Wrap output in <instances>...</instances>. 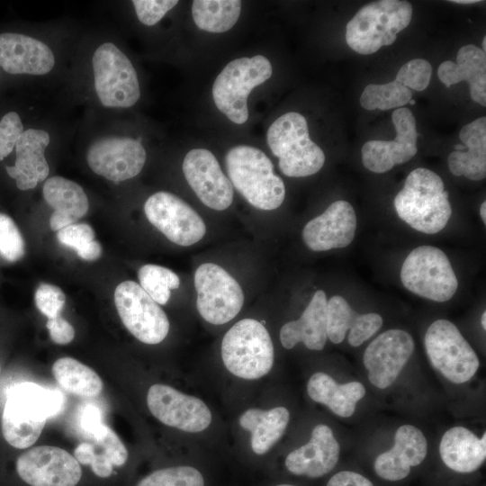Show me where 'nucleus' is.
Instances as JSON below:
<instances>
[{"label": "nucleus", "mask_w": 486, "mask_h": 486, "mask_svg": "<svg viewBox=\"0 0 486 486\" xmlns=\"http://www.w3.org/2000/svg\"><path fill=\"white\" fill-rule=\"evenodd\" d=\"M396 130L391 140H369L361 149L362 162L366 169L376 174L391 170L395 165L410 160L418 152L416 119L409 108L396 109L392 115Z\"/></svg>", "instance_id": "17"}, {"label": "nucleus", "mask_w": 486, "mask_h": 486, "mask_svg": "<svg viewBox=\"0 0 486 486\" xmlns=\"http://www.w3.org/2000/svg\"><path fill=\"white\" fill-rule=\"evenodd\" d=\"M327 486H374V484L357 472L342 471L333 475Z\"/></svg>", "instance_id": "47"}, {"label": "nucleus", "mask_w": 486, "mask_h": 486, "mask_svg": "<svg viewBox=\"0 0 486 486\" xmlns=\"http://www.w3.org/2000/svg\"><path fill=\"white\" fill-rule=\"evenodd\" d=\"M52 373L59 385L74 395L94 397L104 387L97 373L72 357L58 359L52 366Z\"/></svg>", "instance_id": "34"}, {"label": "nucleus", "mask_w": 486, "mask_h": 486, "mask_svg": "<svg viewBox=\"0 0 486 486\" xmlns=\"http://www.w3.org/2000/svg\"><path fill=\"white\" fill-rule=\"evenodd\" d=\"M400 280L410 292L436 302L449 301L456 292L458 280L443 250L419 246L405 258Z\"/></svg>", "instance_id": "8"}, {"label": "nucleus", "mask_w": 486, "mask_h": 486, "mask_svg": "<svg viewBox=\"0 0 486 486\" xmlns=\"http://www.w3.org/2000/svg\"><path fill=\"white\" fill-rule=\"evenodd\" d=\"M46 327L51 340L58 345H67L70 343L75 337L73 326L60 316L54 319H48Z\"/></svg>", "instance_id": "45"}, {"label": "nucleus", "mask_w": 486, "mask_h": 486, "mask_svg": "<svg viewBox=\"0 0 486 486\" xmlns=\"http://www.w3.org/2000/svg\"><path fill=\"white\" fill-rule=\"evenodd\" d=\"M103 252L102 246L96 240H92L76 251L78 256L86 261H94L98 259Z\"/></svg>", "instance_id": "48"}, {"label": "nucleus", "mask_w": 486, "mask_h": 486, "mask_svg": "<svg viewBox=\"0 0 486 486\" xmlns=\"http://www.w3.org/2000/svg\"><path fill=\"white\" fill-rule=\"evenodd\" d=\"M140 285L158 303L165 305L170 291L180 285L178 275L172 270L157 265H145L138 273Z\"/></svg>", "instance_id": "37"}, {"label": "nucleus", "mask_w": 486, "mask_h": 486, "mask_svg": "<svg viewBox=\"0 0 486 486\" xmlns=\"http://www.w3.org/2000/svg\"><path fill=\"white\" fill-rule=\"evenodd\" d=\"M57 238L60 244L76 252L94 240V231L86 223H74L58 230Z\"/></svg>", "instance_id": "44"}, {"label": "nucleus", "mask_w": 486, "mask_h": 486, "mask_svg": "<svg viewBox=\"0 0 486 486\" xmlns=\"http://www.w3.org/2000/svg\"><path fill=\"white\" fill-rule=\"evenodd\" d=\"M94 88L101 104L129 108L140 97L137 72L128 57L112 42L97 47L93 58Z\"/></svg>", "instance_id": "9"}, {"label": "nucleus", "mask_w": 486, "mask_h": 486, "mask_svg": "<svg viewBox=\"0 0 486 486\" xmlns=\"http://www.w3.org/2000/svg\"><path fill=\"white\" fill-rule=\"evenodd\" d=\"M327 305L325 292L316 291L302 316L281 328L280 340L283 346L291 349L302 342L310 350L323 349L328 339Z\"/></svg>", "instance_id": "26"}, {"label": "nucleus", "mask_w": 486, "mask_h": 486, "mask_svg": "<svg viewBox=\"0 0 486 486\" xmlns=\"http://www.w3.org/2000/svg\"><path fill=\"white\" fill-rule=\"evenodd\" d=\"M410 104L414 105L416 104V101L414 99H410L409 102Z\"/></svg>", "instance_id": "53"}, {"label": "nucleus", "mask_w": 486, "mask_h": 486, "mask_svg": "<svg viewBox=\"0 0 486 486\" xmlns=\"http://www.w3.org/2000/svg\"><path fill=\"white\" fill-rule=\"evenodd\" d=\"M414 348V340L405 330L393 328L380 334L364 354L369 381L379 389L391 386L410 360Z\"/></svg>", "instance_id": "18"}, {"label": "nucleus", "mask_w": 486, "mask_h": 486, "mask_svg": "<svg viewBox=\"0 0 486 486\" xmlns=\"http://www.w3.org/2000/svg\"><path fill=\"white\" fill-rule=\"evenodd\" d=\"M411 17L412 5L408 1L380 0L367 4L347 22L346 41L359 54H373L392 44Z\"/></svg>", "instance_id": "4"}, {"label": "nucleus", "mask_w": 486, "mask_h": 486, "mask_svg": "<svg viewBox=\"0 0 486 486\" xmlns=\"http://www.w3.org/2000/svg\"><path fill=\"white\" fill-rule=\"evenodd\" d=\"M482 48H483V51L485 52L486 50V37L483 38V40H482Z\"/></svg>", "instance_id": "52"}, {"label": "nucleus", "mask_w": 486, "mask_h": 486, "mask_svg": "<svg viewBox=\"0 0 486 486\" xmlns=\"http://www.w3.org/2000/svg\"><path fill=\"white\" fill-rule=\"evenodd\" d=\"M133 6L138 19L145 25L152 26L158 23L164 15L174 8L176 0H134Z\"/></svg>", "instance_id": "43"}, {"label": "nucleus", "mask_w": 486, "mask_h": 486, "mask_svg": "<svg viewBox=\"0 0 486 486\" xmlns=\"http://www.w3.org/2000/svg\"><path fill=\"white\" fill-rule=\"evenodd\" d=\"M437 75L446 87L461 81L468 82L472 99L482 106L486 105V54L479 47L473 44L461 47L456 63L451 60L442 62Z\"/></svg>", "instance_id": "27"}, {"label": "nucleus", "mask_w": 486, "mask_h": 486, "mask_svg": "<svg viewBox=\"0 0 486 486\" xmlns=\"http://www.w3.org/2000/svg\"><path fill=\"white\" fill-rule=\"evenodd\" d=\"M412 97L411 91L393 80L386 84H369L361 94L359 102L365 110L379 109L386 111L401 108L409 104Z\"/></svg>", "instance_id": "36"}, {"label": "nucleus", "mask_w": 486, "mask_h": 486, "mask_svg": "<svg viewBox=\"0 0 486 486\" xmlns=\"http://www.w3.org/2000/svg\"><path fill=\"white\" fill-rule=\"evenodd\" d=\"M392 449L379 454L374 471L382 479L395 482L406 478L410 468L425 459L428 442L420 429L412 425H402L395 433Z\"/></svg>", "instance_id": "23"}, {"label": "nucleus", "mask_w": 486, "mask_h": 486, "mask_svg": "<svg viewBox=\"0 0 486 486\" xmlns=\"http://www.w3.org/2000/svg\"><path fill=\"white\" fill-rule=\"evenodd\" d=\"M290 419L284 407L263 410L249 409L239 418L240 426L251 433V447L255 454H264L281 438Z\"/></svg>", "instance_id": "33"}, {"label": "nucleus", "mask_w": 486, "mask_h": 486, "mask_svg": "<svg viewBox=\"0 0 486 486\" xmlns=\"http://www.w3.org/2000/svg\"><path fill=\"white\" fill-rule=\"evenodd\" d=\"M276 486H294V485H290V484H279V485H276Z\"/></svg>", "instance_id": "54"}, {"label": "nucleus", "mask_w": 486, "mask_h": 486, "mask_svg": "<svg viewBox=\"0 0 486 486\" xmlns=\"http://www.w3.org/2000/svg\"><path fill=\"white\" fill-rule=\"evenodd\" d=\"M182 167L187 183L204 205L216 211L226 210L231 205L233 186L210 150H190Z\"/></svg>", "instance_id": "19"}, {"label": "nucleus", "mask_w": 486, "mask_h": 486, "mask_svg": "<svg viewBox=\"0 0 486 486\" xmlns=\"http://www.w3.org/2000/svg\"><path fill=\"white\" fill-rule=\"evenodd\" d=\"M431 76L430 63L426 59L414 58L400 68L395 80L410 90L423 91L429 85Z\"/></svg>", "instance_id": "40"}, {"label": "nucleus", "mask_w": 486, "mask_h": 486, "mask_svg": "<svg viewBox=\"0 0 486 486\" xmlns=\"http://www.w3.org/2000/svg\"><path fill=\"white\" fill-rule=\"evenodd\" d=\"M266 140L286 176H309L324 166V152L310 140L307 121L299 112H289L276 119L267 130Z\"/></svg>", "instance_id": "5"}, {"label": "nucleus", "mask_w": 486, "mask_h": 486, "mask_svg": "<svg viewBox=\"0 0 486 486\" xmlns=\"http://www.w3.org/2000/svg\"><path fill=\"white\" fill-rule=\"evenodd\" d=\"M42 193L46 202L54 210L50 218L52 230L76 223L88 211L89 202L85 191L69 179L50 177L45 182Z\"/></svg>", "instance_id": "29"}, {"label": "nucleus", "mask_w": 486, "mask_h": 486, "mask_svg": "<svg viewBox=\"0 0 486 486\" xmlns=\"http://www.w3.org/2000/svg\"><path fill=\"white\" fill-rule=\"evenodd\" d=\"M144 212L148 221L171 242L189 247L200 241L206 226L200 215L180 197L167 192L149 196Z\"/></svg>", "instance_id": "13"}, {"label": "nucleus", "mask_w": 486, "mask_h": 486, "mask_svg": "<svg viewBox=\"0 0 486 486\" xmlns=\"http://www.w3.org/2000/svg\"><path fill=\"white\" fill-rule=\"evenodd\" d=\"M22 131L23 124L17 112H9L2 117L0 120V161L13 151Z\"/></svg>", "instance_id": "42"}, {"label": "nucleus", "mask_w": 486, "mask_h": 486, "mask_svg": "<svg viewBox=\"0 0 486 486\" xmlns=\"http://www.w3.org/2000/svg\"><path fill=\"white\" fill-rule=\"evenodd\" d=\"M50 140L49 133L43 130L27 129L19 136L14 166H6L5 170L20 190L33 189L49 176L45 149Z\"/></svg>", "instance_id": "24"}, {"label": "nucleus", "mask_w": 486, "mask_h": 486, "mask_svg": "<svg viewBox=\"0 0 486 486\" xmlns=\"http://www.w3.org/2000/svg\"><path fill=\"white\" fill-rule=\"evenodd\" d=\"M230 181L255 208L272 211L285 198V186L274 174L270 158L259 148L240 145L230 148L225 158Z\"/></svg>", "instance_id": "3"}, {"label": "nucleus", "mask_w": 486, "mask_h": 486, "mask_svg": "<svg viewBox=\"0 0 486 486\" xmlns=\"http://www.w3.org/2000/svg\"><path fill=\"white\" fill-rule=\"evenodd\" d=\"M424 345L432 366L454 383L468 382L479 368L475 351L447 320H437L429 325Z\"/></svg>", "instance_id": "10"}, {"label": "nucleus", "mask_w": 486, "mask_h": 486, "mask_svg": "<svg viewBox=\"0 0 486 486\" xmlns=\"http://www.w3.org/2000/svg\"><path fill=\"white\" fill-rule=\"evenodd\" d=\"M272 73V65L263 55L230 61L212 86V97L217 108L232 122L245 123L248 119V94L253 88L269 79Z\"/></svg>", "instance_id": "7"}, {"label": "nucleus", "mask_w": 486, "mask_h": 486, "mask_svg": "<svg viewBox=\"0 0 486 486\" xmlns=\"http://www.w3.org/2000/svg\"><path fill=\"white\" fill-rule=\"evenodd\" d=\"M307 392L314 401L326 405L342 418L352 416L356 403L365 395V388L361 382L339 384L331 376L320 372L310 376Z\"/></svg>", "instance_id": "32"}, {"label": "nucleus", "mask_w": 486, "mask_h": 486, "mask_svg": "<svg viewBox=\"0 0 486 486\" xmlns=\"http://www.w3.org/2000/svg\"><path fill=\"white\" fill-rule=\"evenodd\" d=\"M196 307L207 322L220 325L230 321L240 311L244 293L239 284L221 266L202 264L194 273Z\"/></svg>", "instance_id": "11"}, {"label": "nucleus", "mask_w": 486, "mask_h": 486, "mask_svg": "<svg viewBox=\"0 0 486 486\" xmlns=\"http://www.w3.org/2000/svg\"><path fill=\"white\" fill-rule=\"evenodd\" d=\"M25 254L24 239L11 217L0 212V255L9 262L20 260Z\"/></svg>", "instance_id": "39"}, {"label": "nucleus", "mask_w": 486, "mask_h": 486, "mask_svg": "<svg viewBox=\"0 0 486 486\" xmlns=\"http://www.w3.org/2000/svg\"><path fill=\"white\" fill-rule=\"evenodd\" d=\"M80 424L86 436L96 432L104 425L100 410L93 404L86 405L81 413Z\"/></svg>", "instance_id": "46"}, {"label": "nucleus", "mask_w": 486, "mask_h": 486, "mask_svg": "<svg viewBox=\"0 0 486 486\" xmlns=\"http://www.w3.org/2000/svg\"><path fill=\"white\" fill-rule=\"evenodd\" d=\"M444 464L458 472L478 470L486 457V433L478 438L471 430L457 426L446 430L439 444Z\"/></svg>", "instance_id": "30"}, {"label": "nucleus", "mask_w": 486, "mask_h": 486, "mask_svg": "<svg viewBox=\"0 0 486 486\" xmlns=\"http://www.w3.org/2000/svg\"><path fill=\"white\" fill-rule=\"evenodd\" d=\"M114 303L123 325L138 340L155 345L165 339L170 327L166 314L139 284H118Z\"/></svg>", "instance_id": "12"}, {"label": "nucleus", "mask_w": 486, "mask_h": 486, "mask_svg": "<svg viewBox=\"0 0 486 486\" xmlns=\"http://www.w3.org/2000/svg\"><path fill=\"white\" fill-rule=\"evenodd\" d=\"M54 65L52 50L41 40L22 33H0V67L6 73L40 76Z\"/></svg>", "instance_id": "21"}, {"label": "nucleus", "mask_w": 486, "mask_h": 486, "mask_svg": "<svg viewBox=\"0 0 486 486\" xmlns=\"http://www.w3.org/2000/svg\"><path fill=\"white\" fill-rule=\"evenodd\" d=\"M480 215L482 220L486 224V202L484 201L480 207Z\"/></svg>", "instance_id": "49"}, {"label": "nucleus", "mask_w": 486, "mask_h": 486, "mask_svg": "<svg viewBox=\"0 0 486 486\" xmlns=\"http://www.w3.org/2000/svg\"><path fill=\"white\" fill-rule=\"evenodd\" d=\"M15 468L30 486H76L82 475L76 457L52 446H36L23 453L17 458Z\"/></svg>", "instance_id": "14"}, {"label": "nucleus", "mask_w": 486, "mask_h": 486, "mask_svg": "<svg viewBox=\"0 0 486 486\" xmlns=\"http://www.w3.org/2000/svg\"><path fill=\"white\" fill-rule=\"evenodd\" d=\"M382 322L378 313H356L340 295H334L328 301L327 335L334 344L341 343L349 330V345L359 346L382 328Z\"/></svg>", "instance_id": "25"}, {"label": "nucleus", "mask_w": 486, "mask_h": 486, "mask_svg": "<svg viewBox=\"0 0 486 486\" xmlns=\"http://www.w3.org/2000/svg\"><path fill=\"white\" fill-rule=\"evenodd\" d=\"M147 404L160 422L185 432H201L212 422V413L202 400L166 384L149 387Z\"/></svg>", "instance_id": "16"}, {"label": "nucleus", "mask_w": 486, "mask_h": 486, "mask_svg": "<svg viewBox=\"0 0 486 486\" xmlns=\"http://www.w3.org/2000/svg\"><path fill=\"white\" fill-rule=\"evenodd\" d=\"M393 203L400 220L425 234L441 231L452 215L448 193L442 178L424 167L409 174Z\"/></svg>", "instance_id": "2"}, {"label": "nucleus", "mask_w": 486, "mask_h": 486, "mask_svg": "<svg viewBox=\"0 0 486 486\" xmlns=\"http://www.w3.org/2000/svg\"><path fill=\"white\" fill-rule=\"evenodd\" d=\"M241 4L238 0H194L192 4L194 22L201 30L225 32L238 22Z\"/></svg>", "instance_id": "35"}, {"label": "nucleus", "mask_w": 486, "mask_h": 486, "mask_svg": "<svg viewBox=\"0 0 486 486\" xmlns=\"http://www.w3.org/2000/svg\"><path fill=\"white\" fill-rule=\"evenodd\" d=\"M137 486H204V480L202 473L192 466H175L151 472Z\"/></svg>", "instance_id": "38"}, {"label": "nucleus", "mask_w": 486, "mask_h": 486, "mask_svg": "<svg viewBox=\"0 0 486 486\" xmlns=\"http://www.w3.org/2000/svg\"><path fill=\"white\" fill-rule=\"evenodd\" d=\"M146 157L140 140L122 136L100 138L86 152L91 170L115 183L136 176L142 170Z\"/></svg>", "instance_id": "15"}, {"label": "nucleus", "mask_w": 486, "mask_h": 486, "mask_svg": "<svg viewBox=\"0 0 486 486\" xmlns=\"http://www.w3.org/2000/svg\"><path fill=\"white\" fill-rule=\"evenodd\" d=\"M37 309L48 319H54L61 313L66 302V295L56 285L41 283L34 294Z\"/></svg>", "instance_id": "41"}, {"label": "nucleus", "mask_w": 486, "mask_h": 486, "mask_svg": "<svg viewBox=\"0 0 486 486\" xmlns=\"http://www.w3.org/2000/svg\"><path fill=\"white\" fill-rule=\"evenodd\" d=\"M221 358L234 375L255 380L266 375L274 364V345L265 326L254 319H243L224 335Z\"/></svg>", "instance_id": "6"}, {"label": "nucleus", "mask_w": 486, "mask_h": 486, "mask_svg": "<svg viewBox=\"0 0 486 486\" xmlns=\"http://www.w3.org/2000/svg\"><path fill=\"white\" fill-rule=\"evenodd\" d=\"M80 443L74 454L78 463L91 466L93 472L101 478L113 473L114 466L123 465L128 459V450L118 435L104 424L96 432Z\"/></svg>", "instance_id": "28"}, {"label": "nucleus", "mask_w": 486, "mask_h": 486, "mask_svg": "<svg viewBox=\"0 0 486 486\" xmlns=\"http://www.w3.org/2000/svg\"><path fill=\"white\" fill-rule=\"evenodd\" d=\"M481 323H482V328L486 329V312L485 311H483L482 314Z\"/></svg>", "instance_id": "51"}, {"label": "nucleus", "mask_w": 486, "mask_h": 486, "mask_svg": "<svg viewBox=\"0 0 486 486\" xmlns=\"http://www.w3.org/2000/svg\"><path fill=\"white\" fill-rule=\"evenodd\" d=\"M356 223L353 206L346 201L338 200L306 223L302 239L316 252L346 248L355 238Z\"/></svg>", "instance_id": "20"}, {"label": "nucleus", "mask_w": 486, "mask_h": 486, "mask_svg": "<svg viewBox=\"0 0 486 486\" xmlns=\"http://www.w3.org/2000/svg\"><path fill=\"white\" fill-rule=\"evenodd\" d=\"M339 451L332 429L319 424L313 428L310 441L286 456L285 466L295 475L319 478L336 466Z\"/></svg>", "instance_id": "22"}, {"label": "nucleus", "mask_w": 486, "mask_h": 486, "mask_svg": "<svg viewBox=\"0 0 486 486\" xmlns=\"http://www.w3.org/2000/svg\"><path fill=\"white\" fill-rule=\"evenodd\" d=\"M63 404V394L58 390L32 382L9 386L2 413L4 439L18 449L32 446L40 436L46 421L56 416Z\"/></svg>", "instance_id": "1"}, {"label": "nucleus", "mask_w": 486, "mask_h": 486, "mask_svg": "<svg viewBox=\"0 0 486 486\" xmlns=\"http://www.w3.org/2000/svg\"><path fill=\"white\" fill-rule=\"evenodd\" d=\"M451 2L455 3V4H469L478 3L480 1H477V0H454V1H451Z\"/></svg>", "instance_id": "50"}, {"label": "nucleus", "mask_w": 486, "mask_h": 486, "mask_svg": "<svg viewBox=\"0 0 486 486\" xmlns=\"http://www.w3.org/2000/svg\"><path fill=\"white\" fill-rule=\"evenodd\" d=\"M459 139L467 151L454 150L447 158L450 172L456 176H464L472 181L486 176V118L475 119L464 126Z\"/></svg>", "instance_id": "31"}]
</instances>
